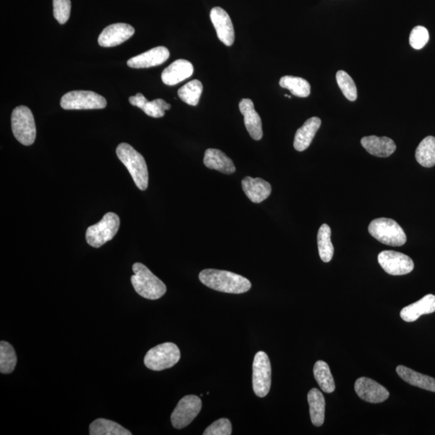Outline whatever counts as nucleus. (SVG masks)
Masks as SVG:
<instances>
[{
    "label": "nucleus",
    "instance_id": "obj_26",
    "mask_svg": "<svg viewBox=\"0 0 435 435\" xmlns=\"http://www.w3.org/2000/svg\"><path fill=\"white\" fill-rule=\"evenodd\" d=\"M91 435H131L119 423L104 418L96 419L90 426Z\"/></svg>",
    "mask_w": 435,
    "mask_h": 435
},
{
    "label": "nucleus",
    "instance_id": "obj_25",
    "mask_svg": "<svg viewBox=\"0 0 435 435\" xmlns=\"http://www.w3.org/2000/svg\"><path fill=\"white\" fill-rule=\"evenodd\" d=\"M308 403L310 405V415L313 425L321 427L324 423L326 402L324 396L319 389H312L308 394Z\"/></svg>",
    "mask_w": 435,
    "mask_h": 435
},
{
    "label": "nucleus",
    "instance_id": "obj_31",
    "mask_svg": "<svg viewBox=\"0 0 435 435\" xmlns=\"http://www.w3.org/2000/svg\"><path fill=\"white\" fill-rule=\"evenodd\" d=\"M203 86L202 82L194 80L181 87L178 91V97L185 104L190 106H197L200 97L202 95Z\"/></svg>",
    "mask_w": 435,
    "mask_h": 435
},
{
    "label": "nucleus",
    "instance_id": "obj_7",
    "mask_svg": "<svg viewBox=\"0 0 435 435\" xmlns=\"http://www.w3.org/2000/svg\"><path fill=\"white\" fill-rule=\"evenodd\" d=\"M181 358L178 346L173 343H165L151 349L145 355V364L154 371L172 368Z\"/></svg>",
    "mask_w": 435,
    "mask_h": 435
},
{
    "label": "nucleus",
    "instance_id": "obj_27",
    "mask_svg": "<svg viewBox=\"0 0 435 435\" xmlns=\"http://www.w3.org/2000/svg\"><path fill=\"white\" fill-rule=\"evenodd\" d=\"M418 163L426 168L435 165V138L427 136L419 144L415 153Z\"/></svg>",
    "mask_w": 435,
    "mask_h": 435
},
{
    "label": "nucleus",
    "instance_id": "obj_28",
    "mask_svg": "<svg viewBox=\"0 0 435 435\" xmlns=\"http://www.w3.org/2000/svg\"><path fill=\"white\" fill-rule=\"evenodd\" d=\"M315 378L324 392L333 393L335 389V380L331 374L330 367L324 361H317L314 366Z\"/></svg>",
    "mask_w": 435,
    "mask_h": 435
},
{
    "label": "nucleus",
    "instance_id": "obj_23",
    "mask_svg": "<svg viewBox=\"0 0 435 435\" xmlns=\"http://www.w3.org/2000/svg\"><path fill=\"white\" fill-rule=\"evenodd\" d=\"M322 121L317 117H312L307 120L299 129L297 131L293 147L298 151L309 148L313 139L315 138L317 130L320 129Z\"/></svg>",
    "mask_w": 435,
    "mask_h": 435
},
{
    "label": "nucleus",
    "instance_id": "obj_35",
    "mask_svg": "<svg viewBox=\"0 0 435 435\" xmlns=\"http://www.w3.org/2000/svg\"><path fill=\"white\" fill-rule=\"evenodd\" d=\"M429 33L423 26L415 27L409 36V44L414 50H421L429 41Z\"/></svg>",
    "mask_w": 435,
    "mask_h": 435
},
{
    "label": "nucleus",
    "instance_id": "obj_33",
    "mask_svg": "<svg viewBox=\"0 0 435 435\" xmlns=\"http://www.w3.org/2000/svg\"><path fill=\"white\" fill-rule=\"evenodd\" d=\"M336 81L346 99L351 102L358 99V89L354 80L348 73L344 71L337 72Z\"/></svg>",
    "mask_w": 435,
    "mask_h": 435
},
{
    "label": "nucleus",
    "instance_id": "obj_8",
    "mask_svg": "<svg viewBox=\"0 0 435 435\" xmlns=\"http://www.w3.org/2000/svg\"><path fill=\"white\" fill-rule=\"evenodd\" d=\"M107 104L104 97L89 91L68 92L61 100V107L65 110L104 109Z\"/></svg>",
    "mask_w": 435,
    "mask_h": 435
},
{
    "label": "nucleus",
    "instance_id": "obj_34",
    "mask_svg": "<svg viewBox=\"0 0 435 435\" xmlns=\"http://www.w3.org/2000/svg\"><path fill=\"white\" fill-rule=\"evenodd\" d=\"M71 0H53V16L58 23L64 24L70 19Z\"/></svg>",
    "mask_w": 435,
    "mask_h": 435
},
{
    "label": "nucleus",
    "instance_id": "obj_18",
    "mask_svg": "<svg viewBox=\"0 0 435 435\" xmlns=\"http://www.w3.org/2000/svg\"><path fill=\"white\" fill-rule=\"evenodd\" d=\"M242 188L246 196L254 203L265 201L272 193L271 185L260 178H244L242 180Z\"/></svg>",
    "mask_w": 435,
    "mask_h": 435
},
{
    "label": "nucleus",
    "instance_id": "obj_22",
    "mask_svg": "<svg viewBox=\"0 0 435 435\" xmlns=\"http://www.w3.org/2000/svg\"><path fill=\"white\" fill-rule=\"evenodd\" d=\"M129 102L131 105L139 107L147 115L153 118H161L165 115V111L171 109V105L165 100L158 99L149 102L141 93L130 97Z\"/></svg>",
    "mask_w": 435,
    "mask_h": 435
},
{
    "label": "nucleus",
    "instance_id": "obj_4",
    "mask_svg": "<svg viewBox=\"0 0 435 435\" xmlns=\"http://www.w3.org/2000/svg\"><path fill=\"white\" fill-rule=\"evenodd\" d=\"M369 232L371 237L381 243L400 247L407 243V234L402 227L394 219L379 218L369 224Z\"/></svg>",
    "mask_w": 435,
    "mask_h": 435
},
{
    "label": "nucleus",
    "instance_id": "obj_6",
    "mask_svg": "<svg viewBox=\"0 0 435 435\" xmlns=\"http://www.w3.org/2000/svg\"><path fill=\"white\" fill-rule=\"evenodd\" d=\"M120 219L116 214L109 212L101 221L86 230V239L90 246L99 248L111 241L119 231Z\"/></svg>",
    "mask_w": 435,
    "mask_h": 435
},
{
    "label": "nucleus",
    "instance_id": "obj_32",
    "mask_svg": "<svg viewBox=\"0 0 435 435\" xmlns=\"http://www.w3.org/2000/svg\"><path fill=\"white\" fill-rule=\"evenodd\" d=\"M17 364L16 351L8 342L0 343V371L3 374L12 373Z\"/></svg>",
    "mask_w": 435,
    "mask_h": 435
},
{
    "label": "nucleus",
    "instance_id": "obj_21",
    "mask_svg": "<svg viewBox=\"0 0 435 435\" xmlns=\"http://www.w3.org/2000/svg\"><path fill=\"white\" fill-rule=\"evenodd\" d=\"M203 163L208 169H216L224 174H232L237 169L232 160L216 149H208L205 151Z\"/></svg>",
    "mask_w": 435,
    "mask_h": 435
},
{
    "label": "nucleus",
    "instance_id": "obj_20",
    "mask_svg": "<svg viewBox=\"0 0 435 435\" xmlns=\"http://www.w3.org/2000/svg\"><path fill=\"white\" fill-rule=\"evenodd\" d=\"M435 312V296L428 295L421 300L403 308L400 313V317L407 322L416 321L423 315L432 314Z\"/></svg>",
    "mask_w": 435,
    "mask_h": 435
},
{
    "label": "nucleus",
    "instance_id": "obj_10",
    "mask_svg": "<svg viewBox=\"0 0 435 435\" xmlns=\"http://www.w3.org/2000/svg\"><path fill=\"white\" fill-rule=\"evenodd\" d=\"M202 400L198 396L187 395L180 400L171 415V423L174 428L180 429L189 426L201 411Z\"/></svg>",
    "mask_w": 435,
    "mask_h": 435
},
{
    "label": "nucleus",
    "instance_id": "obj_19",
    "mask_svg": "<svg viewBox=\"0 0 435 435\" xmlns=\"http://www.w3.org/2000/svg\"><path fill=\"white\" fill-rule=\"evenodd\" d=\"M361 145L371 155L378 158H388L397 149L394 141L385 136L383 138H378L376 136H365L361 139Z\"/></svg>",
    "mask_w": 435,
    "mask_h": 435
},
{
    "label": "nucleus",
    "instance_id": "obj_15",
    "mask_svg": "<svg viewBox=\"0 0 435 435\" xmlns=\"http://www.w3.org/2000/svg\"><path fill=\"white\" fill-rule=\"evenodd\" d=\"M239 111L243 115L244 125L251 138L255 140H260L263 138L262 121L259 115L253 102L249 99H243L239 102Z\"/></svg>",
    "mask_w": 435,
    "mask_h": 435
},
{
    "label": "nucleus",
    "instance_id": "obj_1",
    "mask_svg": "<svg viewBox=\"0 0 435 435\" xmlns=\"http://www.w3.org/2000/svg\"><path fill=\"white\" fill-rule=\"evenodd\" d=\"M199 280L214 290L234 295H241L251 289L252 284L247 278L229 271L208 268L199 273Z\"/></svg>",
    "mask_w": 435,
    "mask_h": 435
},
{
    "label": "nucleus",
    "instance_id": "obj_13",
    "mask_svg": "<svg viewBox=\"0 0 435 435\" xmlns=\"http://www.w3.org/2000/svg\"><path fill=\"white\" fill-rule=\"evenodd\" d=\"M134 33L135 29L130 24L124 23L111 24L101 33L98 42L102 47H115L128 41Z\"/></svg>",
    "mask_w": 435,
    "mask_h": 435
},
{
    "label": "nucleus",
    "instance_id": "obj_16",
    "mask_svg": "<svg viewBox=\"0 0 435 435\" xmlns=\"http://www.w3.org/2000/svg\"><path fill=\"white\" fill-rule=\"evenodd\" d=\"M169 51L167 48L158 46L141 55L131 58L128 61V66L134 69H143L158 66L169 59Z\"/></svg>",
    "mask_w": 435,
    "mask_h": 435
},
{
    "label": "nucleus",
    "instance_id": "obj_3",
    "mask_svg": "<svg viewBox=\"0 0 435 435\" xmlns=\"http://www.w3.org/2000/svg\"><path fill=\"white\" fill-rule=\"evenodd\" d=\"M134 275L131 281L139 295L146 299L158 300L166 293L164 282L154 275L143 263H135L133 266Z\"/></svg>",
    "mask_w": 435,
    "mask_h": 435
},
{
    "label": "nucleus",
    "instance_id": "obj_24",
    "mask_svg": "<svg viewBox=\"0 0 435 435\" xmlns=\"http://www.w3.org/2000/svg\"><path fill=\"white\" fill-rule=\"evenodd\" d=\"M397 373L405 382L415 386V387L435 393V379L431 376L417 373V371L402 365L398 367Z\"/></svg>",
    "mask_w": 435,
    "mask_h": 435
},
{
    "label": "nucleus",
    "instance_id": "obj_14",
    "mask_svg": "<svg viewBox=\"0 0 435 435\" xmlns=\"http://www.w3.org/2000/svg\"><path fill=\"white\" fill-rule=\"evenodd\" d=\"M217 36L225 46H232L234 41V30L231 18L225 10L216 7L210 14Z\"/></svg>",
    "mask_w": 435,
    "mask_h": 435
},
{
    "label": "nucleus",
    "instance_id": "obj_17",
    "mask_svg": "<svg viewBox=\"0 0 435 435\" xmlns=\"http://www.w3.org/2000/svg\"><path fill=\"white\" fill-rule=\"evenodd\" d=\"M194 66L189 61L179 59L175 61L161 73V80L167 86H175L192 77Z\"/></svg>",
    "mask_w": 435,
    "mask_h": 435
},
{
    "label": "nucleus",
    "instance_id": "obj_30",
    "mask_svg": "<svg viewBox=\"0 0 435 435\" xmlns=\"http://www.w3.org/2000/svg\"><path fill=\"white\" fill-rule=\"evenodd\" d=\"M279 84L297 97L306 98L311 94L310 83L302 77L284 76L281 78Z\"/></svg>",
    "mask_w": 435,
    "mask_h": 435
},
{
    "label": "nucleus",
    "instance_id": "obj_29",
    "mask_svg": "<svg viewBox=\"0 0 435 435\" xmlns=\"http://www.w3.org/2000/svg\"><path fill=\"white\" fill-rule=\"evenodd\" d=\"M331 230L327 224H322L317 232V248L321 260L328 263L334 255V247L331 242Z\"/></svg>",
    "mask_w": 435,
    "mask_h": 435
},
{
    "label": "nucleus",
    "instance_id": "obj_36",
    "mask_svg": "<svg viewBox=\"0 0 435 435\" xmlns=\"http://www.w3.org/2000/svg\"><path fill=\"white\" fill-rule=\"evenodd\" d=\"M232 432V423L228 418H220L209 426L204 435H231Z\"/></svg>",
    "mask_w": 435,
    "mask_h": 435
},
{
    "label": "nucleus",
    "instance_id": "obj_2",
    "mask_svg": "<svg viewBox=\"0 0 435 435\" xmlns=\"http://www.w3.org/2000/svg\"><path fill=\"white\" fill-rule=\"evenodd\" d=\"M116 154L129 170L136 187L142 192L146 190L149 185V172L144 156L133 147L126 143H122L117 147Z\"/></svg>",
    "mask_w": 435,
    "mask_h": 435
},
{
    "label": "nucleus",
    "instance_id": "obj_12",
    "mask_svg": "<svg viewBox=\"0 0 435 435\" xmlns=\"http://www.w3.org/2000/svg\"><path fill=\"white\" fill-rule=\"evenodd\" d=\"M355 390L359 397L369 403H381L389 398V393L384 386L368 378H360L355 381Z\"/></svg>",
    "mask_w": 435,
    "mask_h": 435
},
{
    "label": "nucleus",
    "instance_id": "obj_5",
    "mask_svg": "<svg viewBox=\"0 0 435 435\" xmlns=\"http://www.w3.org/2000/svg\"><path fill=\"white\" fill-rule=\"evenodd\" d=\"M12 133L19 143L29 146L34 143L37 136L35 120L30 109L19 106L12 114Z\"/></svg>",
    "mask_w": 435,
    "mask_h": 435
},
{
    "label": "nucleus",
    "instance_id": "obj_9",
    "mask_svg": "<svg viewBox=\"0 0 435 435\" xmlns=\"http://www.w3.org/2000/svg\"><path fill=\"white\" fill-rule=\"evenodd\" d=\"M252 387L259 398H265L271 387L272 369L270 360L263 351H259L252 365Z\"/></svg>",
    "mask_w": 435,
    "mask_h": 435
},
{
    "label": "nucleus",
    "instance_id": "obj_11",
    "mask_svg": "<svg viewBox=\"0 0 435 435\" xmlns=\"http://www.w3.org/2000/svg\"><path fill=\"white\" fill-rule=\"evenodd\" d=\"M378 262L386 272L393 276L408 275L414 268L411 258L395 251L381 252L378 256Z\"/></svg>",
    "mask_w": 435,
    "mask_h": 435
}]
</instances>
